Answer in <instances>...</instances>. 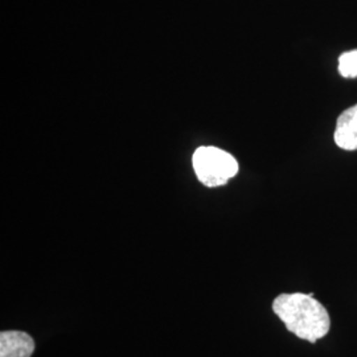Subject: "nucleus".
<instances>
[{
	"mask_svg": "<svg viewBox=\"0 0 357 357\" xmlns=\"http://www.w3.org/2000/svg\"><path fill=\"white\" fill-rule=\"evenodd\" d=\"M274 314L296 337L317 343L331 328L327 308L312 294H281L273 302Z\"/></svg>",
	"mask_w": 357,
	"mask_h": 357,
	"instance_id": "obj_1",
	"label": "nucleus"
},
{
	"mask_svg": "<svg viewBox=\"0 0 357 357\" xmlns=\"http://www.w3.org/2000/svg\"><path fill=\"white\" fill-rule=\"evenodd\" d=\"M333 139L343 150H357V105L344 110L337 118Z\"/></svg>",
	"mask_w": 357,
	"mask_h": 357,
	"instance_id": "obj_4",
	"label": "nucleus"
},
{
	"mask_svg": "<svg viewBox=\"0 0 357 357\" xmlns=\"http://www.w3.org/2000/svg\"><path fill=\"white\" fill-rule=\"evenodd\" d=\"M339 73L344 78H357V50L345 52L339 57Z\"/></svg>",
	"mask_w": 357,
	"mask_h": 357,
	"instance_id": "obj_5",
	"label": "nucleus"
},
{
	"mask_svg": "<svg viewBox=\"0 0 357 357\" xmlns=\"http://www.w3.org/2000/svg\"><path fill=\"white\" fill-rule=\"evenodd\" d=\"M35 340L23 331L0 333V357H31L35 352Z\"/></svg>",
	"mask_w": 357,
	"mask_h": 357,
	"instance_id": "obj_3",
	"label": "nucleus"
},
{
	"mask_svg": "<svg viewBox=\"0 0 357 357\" xmlns=\"http://www.w3.org/2000/svg\"><path fill=\"white\" fill-rule=\"evenodd\" d=\"M193 169L206 187H220L234 178L238 163L230 153L217 147H200L193 153Z\"/></svg>",
	"mask_w": 357,
	"mask_h": 357,
	"instance_id": "obj_2",
	"label": "nucleus"
}]
</instances>
